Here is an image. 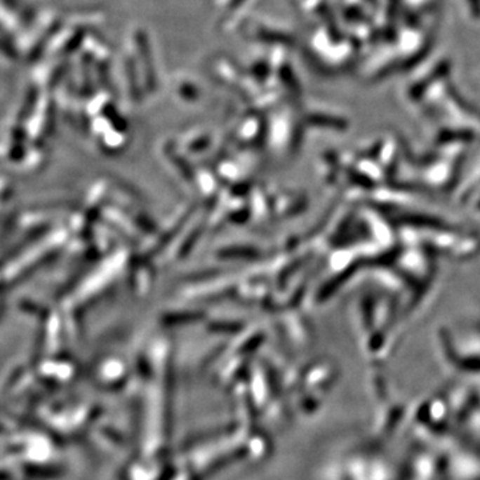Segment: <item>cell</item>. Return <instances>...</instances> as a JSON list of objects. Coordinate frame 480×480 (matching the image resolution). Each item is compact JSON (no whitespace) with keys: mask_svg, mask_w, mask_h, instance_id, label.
Wrapping results in <instances>:
<instances>
[{"mask_svg":"<svg viewBox=\"0 0 480 480\" xmlns=\"http://www.w3.org/2000/svg\"><path fill=\"white\" fill-rule=\"evenodd\" d=\"M0 51H3V53H6V55H8V56H15V53H18L13 46L8 44V43L4 41V40H0Z\"/></svg>","mask_w":480,"mask_h":480,"instance_id":"cell-1","label":"cell"}]
</instances>
